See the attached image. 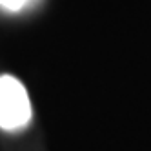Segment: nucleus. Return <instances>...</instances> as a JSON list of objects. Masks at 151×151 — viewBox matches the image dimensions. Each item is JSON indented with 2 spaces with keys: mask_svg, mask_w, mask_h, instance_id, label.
<instances>
[{
  "mask_svg": "<svg viewBox=\"0 0 151 151\" xmlns=\"http://www.w3.org/2000/svg\"><path fill=\"white\" fill-rule=\"evenodd\" d=\"M31 120V102L20 80L4 75L0 77V127L18 129Z\"/></svg>",
  "mask_w": 151,
  "mask_h": 151,
  "instance_id": "f257e3e1",
  "label": "nucleus"
},
{
  "mask_svg": "<svg viewBox=\"0 0 151 151\" xmlns=\"http://www.w3.org/2000/svg\"><path fill=\"white\" fill-rule=\"evenodd\" d=\"M27 0H0V6H4L6 9H11V11H17L22 6H26Z\"/></svg>",
  "mask_w": 151,
  "mask_h": 151,
  "instance_id": "f03ea898",
  "label": "nucleus"
}]
</instances>
